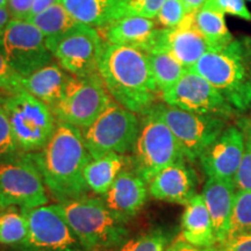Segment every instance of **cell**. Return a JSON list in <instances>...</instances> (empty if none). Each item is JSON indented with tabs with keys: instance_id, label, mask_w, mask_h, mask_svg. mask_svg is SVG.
<instances>
[{
	"instance_id": "6",
	"label": "cell",
	"mask_w": 251,
	"mask_h": 251,
	"mask_svg": "<svg viewBox=\"0 0 251 251\" xmlns=\"http://www.w3.org/2000/svg\"><path fill=\"white\" fill-rule=\"evenodd\" d=\"M2 106L21 151H40L57 125L51 107L24 90L7 96Z\"/></svg>"
},
{
	"instance_id": "11",
	"label": "cell",
	"mask_w": 251,
	"mask_h": 251,
	"mask_svg": "<svg viewBox=\"0 0 251 251\" xmlns=\"http://www.w3.org/2000/svg\"><path fill=\"white\" fill-rule=\"evenodd\" d=\"M0 52L15 74L27 77L51 63L46 37L29 21L11 19L0 33Z\"/></svg>"
},
{
	"instance_id": "38",
	"label": "cell",
	"mask_w": 251,
	"mask_h": 251,
	"mask_svg": "<svg viewBox=\"0 0 251 251\" xmlns=\"http://www.w3.org/2000/svg\"><path fill=\"white\" fill-rule=\"evenodd\" d=\"M219 246L221 251H251V234L227 240Z\"/></svg>"
},
{
	"instance_id": "18",
	"label": "cell",
	"mask_w": 251,
	"mask_h": 251,
	"mask_svg": "<svg viewBox=\"0 0 251 251\" xmlns=\"http://www.w3.org/2000/svg\"><path fill=\"white\" fill-rule=\"evenodd\" d=\"M197 176L185 159L159 171L148 183L149 194L157 200L187 205L196 196Z\"/></svg>"
},
{
	"instance_id": "3",
	"label": "cell",
	"mask_w": 251,
	"mask_h": 251,
	"mask_svg": "<svg viewBox=\"0 0 251 251\" xmlns=\"http://www.w3.org/2000/svg\"><path fill=\"white\" fill-rule=\"evenodd\" d=\"M249 45L234 40L226 47L207 51L190 70L215 87L237 111L251 105Z\"/></svg>"
},
{
	"instance_id": "10",
	"label": "cell",
	"mask_w": 251,
	"mask_h": 251,
	"mask_svg": "<svg viewBox=\"0 0 251 251\" xmlns=\"http://www.w3.org/2000/svg\"><path fill=\"white\" fill-rule=\"evenodd\" d=\"M49 197L45 180L28 152L0 164V205L21 209L48 205Z\"/></svg>"
},
{
	"instance_id": "30",
	"label": "cell",
	"mask_w": 251,
	"mask_h": 251,
	"mask_svg": "<svg viewBox=\"0 0 251 251\" xmlns=\"http://www.w3.org/2000/svg\"><path fill=\"white\" fill-rule=\"evenodd\" d=\"M171 237L162 229H153L139 236L128 238L117 251H165L171 242Z\"/></svg>"
},
{
	"instance_id": "46",
	"label": "cell",
	"mask_w": 251,
	"mask_h": 251,
	"mask_svg": "<svg viewBox=\"0 0 251 251\" xmlns=\"http://www.w3.org/2000/svg\"><path fill=\"white\" fill-rule=\"evenodd\" d=\"M0 212H2V207H1V205H0Z\"/></svg>"
},
{
	"instance_id": "42",
	"label": "cell",
	"mask_w": 251,
	"mask_h": 251,
	"mask_svg": "<svg viewBox=\"0 0 251 251\" xmlns=\"http://www.w3.org/2000/svg\"><path fill=\"white\" fill-rule=\"evenodd\" d=\"M9 13L6 7H0V33L4 30V28L7 26V24L9 23Z\"/></svg>"
},
{
	"instance_id": "29",
	"label": "cell",
	"mask_w": 251,
	"mask_h": 251,
	"mask_svg": "<svg viewBox=\"0 0 251 251\" xmlns=\"http://www.w3.org/2000/svg\"><path fill=\"white\" fill-rule=\"evenodd\" d=\"M248 234H251V190H238L235 193L226 241Z\"/></svg>"
},
{
	"instance_id": "2",
	"label": "cell",
	"mask_w": 251,
	"mask_h": 251,
	"mask_svg": "<svg viewBox=\"0 0 251 251\" xmlns=\"http://www.w3.org/2000/svg\"><path fill=\"white\" fill-rule=\"evenodd\" d=\"M98 72L112 99L136 114L148 111L159 92L148 54L133 47L103 42Z\"/></svg>"
},
{
	"instance_id": "41",
	"label": "cell",
	"mask_w": 251,
	"mask_h": 251,
	"mask_svg": "<svg viewBox=\"0 0 251 251\" xmlns=\"http://www.w3.org/2000/svg\"><path fill=\"white\" fill-rule=\"evenodd\" d=\"M181 1H183L187 13H194L206 4L207 0H181Z\"/></svg>"
},
{
	"instance_id": "47",
	"label": "cell",
	"mask_w": 251,
	"mask_h": 251,
	"mask_svg": "<svg viewBox=\"0 0 251 251\" xmlns=\"http://www.w3.org/2000/svg\"><path fill=\"white\" fill-rule=\"evenodd\" d=\"M248 1H251V0H248Z\"/></svg>"
},
{
	"instance_id": "21",
	"label": "cell",
	"mask_w": 251,
	"mask_h": 251,
	"mask_svg": "<svg viewBox=\"0 0 251 251\" xmlns=\"http://www.w3.org/2000/svg\"><path fill=\"white\" fill-rule=\"evenodd\" d=\"M179 236L196 247L206 248L218 244L202 194H196L190 202L185 205Z\"/></svg>"
},
{
	"instance_id": "7",
	"label": "cell",
	"mask_w": 251,
	"mask_h": 251,
	"mask_svg": "<svg viewBox=\"0 0 251 251\" xmlns=\"http://www.w3.org/2000/svg\"><path fill=\"white\" fill-rule=\"evenodd\" d=\"M140 124L136 113L113 100L92 125L81 130L91 158H98L108 152L121 155L131 152Z\"/></svg>"
},
{
	"instance_id": "40",
	"label": "cell",
	"mask_w": 251,
	"mask_h": 251,
	"mask_svg": "<svg viewBox=\"0 0 251 251\" xmlns=\"http://www.w3.org/2000/svg\"><path fill=\"white\" fill-rule=\"evenodd\" d=\"M59 0H33V5H31V9L29 17H28L27 21H29L31 18L36 17L37 14L42 13L43 11H46L47 8H49L50 6L55 5L56 2H58Z\"/></svg>"
},
{
	"instance_id": "43",
	"label": "cell",
	"mask_w": 251,
	"mask_h": 251,
	"mask_svg": "<svg viewBox=\"0 0 251 251\" xmlns=\"http://www.w3.org/2000/svg\"><path fill=\"white\" fill-rule=\"evenodd\" d=\"M8 0H0V7H6Z\"/></svg>"
},
{
	"instance_id": "1",
	"label": "cell",
	"mask_w": 251,
	"mask_h": 251,
	"mask_svg": "<svg viewBox=\"0 0 251 251\" xmlns=\"http://www.w3.org/2000/svg\"><path fill=\"white\" fill-rule=\"evenodd\" d=\"M30 155L42 175L47 191L56 202L87 196L90 190L84 170L91 156L79 128L57 121L46 146Z\"/></svg>"
},
{
	"instance_id": "39",
	"label": "cell",
	"mask_w": 251,
	"mask_h": 251,
	"mask_svg": "<svg viewBox=\"0 0 251 251\" xmlns=\"http://www.w3.org/2000/svg\"><path fill=\"white\" fill-rule=\"evenodd\" d=\"M165 251H221V249H220L219 243L215 244V246L206 247V248L196 247V246H192V244L187 243L186 241H184L180 236H178L174 242L169 244V247L166 248Z\"/></svg>"
},
{
	"instance_id": "35",
	"label": "cell",
	"mask_w": 251,
	"mask_h": 251,
	"mask_svg": "<svg viewBox=\"0 0 251 251\" xmlns=\"http://www.w3.org/2000/svg\"><path fill=\"white\" fill-rule=\"evenodd\" d=\"M21 77L12 70L4 56L0 52V91H5L8 94H14L23 91L20 85Z\"/></svg>"
},
{
	"instance_id": "28",
	"label": "cell",
	"mask_w": 251,
	"mask_h": 251,
	"mask_svg": "<svg viewBox=\"0 0 251 251\" xmlns=\"http://www.w3.org/2000/svg\"><path fill=\"white\" fill-rule=\"evenodd\" d=\"M28 224L26 216L18 207H8L0 214V244L19 248L26 241Z\"/></svg>"
},
{
	"instance_id": "34",
	"label": "cell",
	"mask_w": 251,
	"mask_h": 251,
	"mask_svg": "<svg viewBox=\"0 0 251 251\" xmlns=\"http://www.w3.org/2000/svg\"><path fill=\"white\" fill-rule=\"evenodd\" d=\"M246 137V146H244V152L242 161H241L240 168L234 178V184L236 191L238 190H251V127L246 128L244 131Z\"/></svg>"
},
{
	"instance_id": "23",
	"label": "cell",
	"mask_w": 251,
	"mask_h": 251,
	"mask_svg": "<svg viewBox=\"0 0 251 251\" xmlns=\"http://www.w3.org/2000/svg\"><path fill=\"white\" fill-rule=\"evenodd\" d=\"M78 24L107 27L124 17L122 0H59Z\"/></svg>"
},
{
	"instance_id": "14",
	"label": "cell",
	"mask_w": 251,
	"mask_h": 251,
	"mask_svg": "<svg viewBox=\"0 0 251 251\" xmlns=\"http://www.w3.org/2000/svg\"><path fill=\"white\" fill-rule=\"evenodd\" d=\"M161 96L166 105L187 112L222 118L231 117L235 112L233 106L214 86L190 69L170 90Z\"/></svg>"
},
{
	"instance_id": "27",
	"label": "cell",
	"mask_w": 251,
	"mask_h": 251,
	"mask_svg": "<svg viewBox=\"0 0 251 251\" xmlns=\"http://www.w3.org/2000/svg\"><path fill=\"white\" fill-rule=\"evenodd\" d=\"M147 54L156 85L161 94L170 90L188 70L164 49H155Z\"/></svg>"
},
{
	"instance_id": "12",
	"label": "cell",
	"mask_w": 251,
	"mask_h": 251,
	"mask_svg": "<svg viewBox=\"0 0 251 251\" xmlns=\"http://www.w3.org/2000/svg\"><path fill=\"white\" fill-rule=\"evenodd\" d=\"M21 209V208H20ZM27 219L28 235L19 251H86L59 206L45 205L21 209Z\"/></svg>"
},
{
	"instance_id": "44",
	"label": "cell",
	"mask_w": 251,
	"mask_h": 251,
	"mask_svg": "<svg viewBox=\"0 0 251 251\" xmlns=\"http://www.w3.org/2000/svg\"><path fill=\"white\" fill-rule=\"evenodd\" d=\"M6 98H7V97H4V96H1V94H0V105H2V103L5 102Z\"/></svg>"
},
{
	"instance_id": "33",
	"label": "cell",
	"mask_w": 251,
	"mask_h": 251,
	"mask_svg": "<svg viewBox=\"0 0 251 251\" xmlns=\"http://www.w3.org/2000/svg\"><path fill=\"white\" fill-rule=\"evenodd\" d=\"M166 0H122V13L153 19Z\"/></svg>"
},
{
	"instance_id": "22",
	"label": "cell",
	"mask_w": 251,
	"mask_h": 251,
	"mask_svg": "<svg viewBox=\"0 0 251 251\" xmlns=\"http://www.w3.org/2000/svg\"><path fill=\"white\" fill-rule=\"evenodd\" d=\"M71 75L58 64H50L39 69L27 77H21V89L52 107L62 98Z\"/></svg>"
},
{
	"instance_id": "24",
	"label": "cell",
	"mask_w": 251,
	"mask_h": 251,
	"mask_svg": "<svg viewBox=\"0 0 251 251\" xmlns=\"http://www.w3.org/2000/svg\"><path fill=\"white\" fill-rule=\"evenodd\" d=\"M129 166V157L108 152L98 158H91L84 170V178L89 190L102 196L111 188L118 176Z\"/></svg>"
},
{
	"instance_id": "45",
	"label": "cell",
	"mask_w": 251,
	"mask_h": 251,
	"mask_svg": "<svg viewBox=\"0 0 251 251\" xmlns=\"http://www.w3.org/2000/svg\"><path fill=\"white\" fill-rule=\"evenodd\" d=\"M0 251H19V250L15 249V248H7V249H1Z\"/></svg>"
},
{
	"instance_id": "4",
	"label": "cell",
	"mask_w": 251,
	"mask_h": 251,
	"mask_svg": "<svg viewBox=\"0 0 251 251\" xmlns=\"http://www.w3.org/2000/svg\"><path fill=\"white\" fill-rule=\"evenodd\" d=\"M57 205L86 251L118 249L129 238L127 224L112 214L101 197L84 196Z\"/></svg>"
},
{
	"instance_id": "16",
	"label": "cell",
	"mask_w": 251,
	"mask_h": 251,
	"mask_svg": "<svg viewBox=\"0 0 251 251\" xmlns=\"http://www.w3.org/2000/svg\"><path fill=\"white\" fill-rule=\"evenodd\" d=\"M194 18L196 12L188 13L179 26L174 29L159 28L156 46L152 50L164 49L185 68H192L207 51L213 49L202 34L197 29Z\"/></svg>"
},
{
	"instance_id": "8",
	"label": "cell",
	"mask_w": 251,
	"mask_h": 251,
	"mask_svg": "<svg viewBox=\"0 0 251 251\" xmlns=\"http://www.w3.org/2000/svg\"><path fill=\"white\" fill-rule=\"evenodd\" d=\"M112 101L111 94L103 85L99 72L83 77L71 75L62 98L51 109L57 121L85 129Z\"/></svg>"
},
{
	"instance_id": "9",
	"label": "cell",
	"mask_w": 251,
	"mask_h": 251,
	"mask_svg": "<svg viewBox=\"0 0 251 251\" xmlns=\"http://www.w3.org/2000/svg\"><path fill=\"white\" fill-rule=\"evenodd\" d=\"M179 143L185 159L196 162L227 128L226 119L211 114L187 112L166 103L152 105Z\"/></svg>"
},
{
	"instance_id": "13",
	"label": "cell",
	"mask_w": 251,
	"mask_h": 251,
	"mask_svg": "<svg viewBox=\"0 0 251 251\" xmlns=\"http://www.w3.org/2000/svg\"><path fill=\"white\" fill-rule=\"evenodd\" d=\"M102 46L103 41L96 28L77 24L47 47L63 70L83 77L98 72Z\"/></svg>"
},
{
	"instance_id": "26",
	"label": "cell",
	"mask_w": 251,
	"mask_h": 251,
	"mask_svg": "<svg viewBox=\"0 0 251 251\" xmlns=\"http://www.w3.org/2000/svg\"><path fill=\"white\" fill-rule=\"evenodd\" d=\"M29 23L35 25L45 35L47 46L54 42L78 24L61 1L56 2L42 13L31 18Z\"/></svg>"
},
{
	"instance_id": "25",
	"label": "cell",
	"mask_w": 251,
	"mask_h": 251,
	"mask_svg": "<svg viewBox=\"0 0 251 251\" xmlns=\"http://www.w3.org/2000/svg\"><path fill=\"white\" fill-rule=\"evenodd\" d=\"M225 13L206 2L196 12L194 24L213 49H220L233 42L234 37L226 24Z\"/></svg>"
},
{
	"instance_id": "5",
	"label": "cell",
	"mask_w": 251,
	"mask_h": 251,
	"mask_svg": "<svg viewBox=\"0 0 251 251\" xmlns=\"http://www.w3.org/2000/svg\"><path fill=\"white\" fill-rule=\"evenodd\" d=\"M137 139L129 156V168L147 183L166 166L185 159L169 126L152 108L143 113Z\"/></svg>"
},
{
	"instance_id": "20",
	"label": "cell",
	"mask_w": 251,
	"mask_h": 251,
	"mask_svg": "<svg viewBox=\"0 0 251 251\" xmlns=\"http://www.w3.org/2000/svg\"><path fill=\"white\" fill-rule=\"evenodd\" d=\"M235 193L234 180L208 178L203 186L202 198L211 216L218 243L225 242L227 238Z\"/></svg>"
},
{
	"instance_id": "37",
	"label": "cell",
	"mask_w": 251,
	"mask_h": 251,
	"mask_svg": "<svg viewBox=\"0 0 251 251\" xmlns=\"http://www.w3.org/2000/svg\"><path fill=\"white\" fill-rule=\"evenodd\" d=\"M31 5H33V0H8L6 8H7L9 17L13 20L27 21Z\"/></svg>"
},
{
	"instance_id": "31",
	"label": "cell",
	"mask_w": 251,
	"mask_h": 251,
	"mask_svg": "<svg viewBox=\"0 0 251 251\" xmlns=\"http://www.w3.org/2000/svg\"><path fill=\"white\" fill-rule=\"evenodd\" d=\"M23 153L15 140L6 109L0 105V164L12 161Z\"/></svg>"
},
{
	"instance_id": "19",
	"label": "cell",
	"mask_w": 251,
	"mask_h": 251,
	"mask_svg": "<svg viewBox=\"0 0 251 251\" xmlns=\"http://www.w3.org/2000/svg\"><path fill=\"white\" fill-rule=\"evenodd\" d=\"M105 28L107 42L133 47L146 52L155 48L159 33L152 19L137 15H126Z\"/></svg>"
},
{
	"instance_id": "36",
	"label": "cell",
	"mask_w": 251,
	"mask_h": 251,
	"mask_svg": "<svg viewBox=\"0 0 251 251\" xmlns=\"http://www.w3.org/2000/svg\"><path fill=\"white\" fill-rule=\"evenodd\" d=\"M206 2L220 9L222 13L251 21V12L247 7L246 0H207Z\"/></svg>"
},
{
	"instance_id": "15",
	"label": "cell",
	"mask_w": 251,
	"mask_h": 251,
	"mask_svg": "<svg viewBox=\"0 0 251 251\" xmlns=\"http://www.w3.org/2000/svg\"><path fill=\"white\" fill-rule=\"evenodd\" d=\"M244 146V131L235 126L226 128L199 158L208 178L234 180L242 161Z\"/></svg>"
},
{
	"instance_id": "17",
	"label": "cell",
	"mask_w": 251,
	"mask_h": 251,
	"mask_svg": "<svg viewBox=\"0 0 251 251\" xmlns=\"http://www.w3.org/2000/svg\"><path fill=\"white\" fill-rule=\"evenodd\" d=\"M148 194V183L128 166L101 199L115 218L127 224L141 212Z\"/></svg>"
},
{
	"instance_id": "32",
	"label": "cell",
	"mask_w": 251,
	"mask_h": 251,
	"mask_svg": "<svg viewBox=\"0 0 251 251\" xmlns=\"http://www.w3.org/2000/svg\"><path fill=\"white\" fill-rule=\"evenodd\" d=\"M188 13L181 0H166L156 17L157 24L164 29L179 26Z\"/></svg>"
}]
</instances>
